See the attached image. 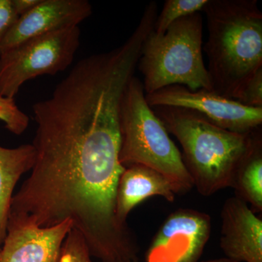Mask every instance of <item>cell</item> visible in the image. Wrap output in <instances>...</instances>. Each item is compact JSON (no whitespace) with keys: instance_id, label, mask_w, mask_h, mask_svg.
<instances>
[{"instance_id":"obj_13","label":"cell","mask_w":262,"mask_h":262,"mask_svg":"<svg viewBox=\"0 0 262 262\" xmlns=\"http://www.w3.org/2000/svg\"><path fill=\"white\" fill-rule=\"evenodd\" d=\"M35 158L32 144L12 149L0 146V251L6 237L13 190L20 177L32 170Z\"/></svg>"},{"instance_id":"obj_21","label":"cell","mask_w":262,"mask_h":262,"mask_svg":"<svg viewBox=\"0 0 262 262\" xmlns=\"http://www.w3.org/2000/svg\"><path fill=\"white\" fill-rule=\"evenodd\" d=\"M201 262H237L227 258H213V259L206 260Z\"/></svg>"},{"instance_id":"obj_17","label":"cell","mask_w":262,"mask_h":262,"mask_svg":"<svg viewBox=\"0 0 262 262\" xmlns=\"http://www.w3.org/2000/svg\"><path fill=\"white\" fill-rule=\"evenodd\" d=\"M82 234L72 228L62 245L58 262H93Z\"/></svg>"},{"instance_id":"obj_11","label":"cell","mask_w":262,"mask_h":262,"mask_svg":"<svg viewBox=\"0 0 262 262\" xmlns=\"http://www.w3.org/2000/svg\"><path fill=\"white\" fill-rule=\"evenodd\" d=\"M220 247L226 258L237 262H262V220L237 198H229L222 213Z\"/></svg>"},{"instance_id":"obj_15","label":"cell","mask_w":262,"mask_h":262,"mask_svg":"<svg viewBox=\"0 0 262 262\" xmlns=\"http://www.w3.org/2000/svg\"><path fill=\"white\" fill-rule=\"evenodd\" d=\"M208 0H166L160 14L157 15L153 32L160 35L179 19L201 13Z\"/></svg>"},{"instance_id":"obj_9","label":"cell","mask_w":262,"mask_h":262,"mask_svg":"<svg viewBox=\"0 0 262 262\" xmlns=\"http://www.w3.org/2000/svg\"><path fill=\"white\" fill-rule=\"evenodd\" d=\"M88 0H40L27 14L19 17L0 42V55L33 38L76 27L92 14Z\"/></svg>"},{"instance_id":"obj_22","label":"cell","mask_w":262,"mask_h":262,"mask_svg":"<svg viewBox=\"0 0 262 262\" xmlns=\"http://www.w3.org/2000/svg\"></svg>"},{"instance_id":"obj_3","label":"cell","mask_w":262,"mask_h":262,"mask_svg":"<svg viewBox=\"0 0 262 262\" xmlns=\"http://www.w3.org/2000/svg\"><path fill=\"white\" fill-rule=\"evenodd\" d=\"M152 108L182 146L183 161L200 194L211 196L232 187L236 172L259 128L239 134L217 126L190 110Z\"/></svg>"},{"instance_id":"obj_14","label":"cell","mask_w":262,"mask_h":262,"mask_svg":"<svg viewBox=\"0 0 262 262\" xmlns=\"http://www.w3.org/2000/svg\"><path fill=\"white\" fill-rule=\"evenodd\" d=\"M236 196L250 204L255 213L262 211V139L256 131L254 141L234 177L232 187Z\"/></svg>"},{"instance_id":"obj_2","label":"cell","mask_w":262,"mask_h":262,"mask_svg":"<svg viewBox=\"0 0 262 262\" xmlns=\"http://www.w3.org/2000/svg\"><path fill=\"white\" fill-rule=\"evenodd\" d=\"M203 13L212 91L234 99L262 69V13L256 0H208Z\"/></svg>"},{"instance_id":"obj_1","label":"cell","mask_w":262,"mask_h":262,"mask_svg":"<svg viewBox=\"0 0 262 262\" xmlns=\"http://www.w3.org/2000/svg\"><path fill=\"white\" fill-rule=\"evenodd\" d=\"M37 124L32 173L13 196L9 219L41 227L71 221L90 254L102 262H139V248L116 215L118 115L82 94L64 96L33 111Z\"/></svg>"},{"instance_id":"obj_18","label":"cell","mask_w":262,"mask_h":262,"mask_svg":"<svg viewBox=\"0 0 262 262\" xmlns=\"http://www.w3.org/2000/svg\"><path fill=\"white\" fill-rule=\"evenodd\" d=\"M234 100L250 107L262 108V69L244 84Z\"/></svg>"},{"instance_id":"obj_10","label":"cell","mask_w":262,"mask_h":262,"mask_svg":"<svg viewBox=\"0 0 262 262\" xmlns=\"http://www.w3.org/2000/svg\"><path fill=\"white\" fill-rule=\"evenodd\" d=\"M71 221L48 228L8 220L0 262H58Z\"/></svg>"},{"instance_id":"obj_6","label":"cell","mask_w":262,"mask_h":262,"mask_svg":"<svg viewBox=\"0 0 262 262\" xmlns=\"http://www.w3.org/2000/svg\"><path fill=\"white\" fill-rule=\"evenodd\" d=\"M80 34L79 26L67 27L33 38L0 55V96L14 98L27 81L67 70L78 51Z\"/></svg>"},{"instance_id":"obj_20","label":"cell","mask_w":262,"mask_h":262,"mask_svg":"<svg viewBox=\"0 0 262 262\" xmlns=\"http://www.w3.org/2000/svg\"><path fill=\"white\" fill-rule=\"evenodd\" d=\"M40 0H13V6L18 17L27 14L39 4Z\"/></svg>"},{"instance_id":"obj_7","label":"cell","mask_w":262,"mask_h":262,"mask_svg":"<svg viewBox=\"0 0 262 262\" xmlns=\"http://www.w3.org/2000/svg\"><path fill=\"white\" fill-rule=\"evenodd\" d=\"M151 107L190 110L226 130L250 134L261 126L262 108L250 107L212 91L171 85L146 94Z\"/></svg>"},{"instance_id":"obj_5","label":"cell","mask_w":262,"mask_h":262,"mask_svg":"<svg viewBox=\"0 0 262 262\" xmlns=\"http://www.w3.org/2000/svg\"><path fill=\"white\" fill-rule=\"evenodd\" d=\"M203 35L201 13L179 19L160 35L150 32L137 66L144 76L146 94L171 85L212 91L203 59Z\"/></svg>"},{"instance_id":"obj_8","label":"cell","mask_w":262,"mask_h":262,"mask_svg":"<svg viewBox=\"0 0 262 262\" xmlns=\"http://www.w3.org/2000/svg\"><path fill=\"white\" fill-rule=\"evenodd\" d=\"M211 218L206 213L180 208L167 217L155 234L146 262H198L211 233Z\"/></svg>"},{"instance_id":"obj_12","label":"cell","mask_w":262,"mask_h":262,"mask_svg":"<svg viewBox=\"0 0 262 262\" xmlns=\"http://www.w3.org/2000/svg\"><path fill=\"white\" fill-rule=\"evenodd\" d=\"M163 196L173 203L176 193L166 177L163 174L143 165L126 167L122 172L116 195L117 220L123 226H127V215L143 201L151 196Z\"/></svg>"},{"instance_id":"obj_16","label":"cell","mask_w":262,"mask_h":262,"mask_svg":"<svg viewBox=\"0 0 262 262\" xmlns=\"http://www.w3.org/2000/svg\"><path fill=\"white\" fill-rule=\"evenodd\" d=\"M0 121L4 122L7 130L19 136L27 130L29 117L17 106L15 98L0 96Z\"/></svg>"},{"instance_id":"obj_19","label":"cell","mask_w":262,"mask_h":262,"mask_svg":"<svg viewBox=\"0 0 262 262\" xmlns=\"http://www.w3.org/2000/svg\"><path fill=\"white\" fill-rule=\"evenodd\" d=\"M18 18L13 0H0V42Z\"/></svg>"},{"instance_id":"obj_4","label":"cell","mask_w":262,"mask_h":262,"mask_svg":"<svg viewBox=\"0 0 262 262\" xmlns=\"http://www.w3.org/2000/svg\"><path fill=\"white\" fill-rule=\"evenodd\" d=\"M120 131L119 160L125 168L139 165L159 172L168 179L176 194L189 192L194 187L182 153L148 104L144 86L136 76L122 98Z\"/></svg>"}]
</instances>
